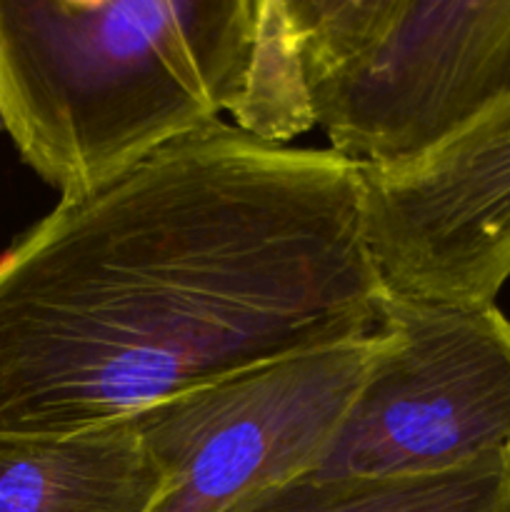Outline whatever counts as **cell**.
Wrapping results in <instances>:
<instances>
[{
    "label": "cell",
    "mask_w": 510,
    "mask_h": 512,
    "mask_svg": "<svg viewBox=\"0 0 510 512\" xmlns=\"http://www.w3.org/2000/svg\"><path fill=\"white\" fill-rule=\"evenodd\" d=\"M360 168L225 120L0 255V438H63L273 360L373 338Z\"/></svg>",
    "instance_id": "6da1fadb"
},
{
    "label": "cell",
    "mask_w": 510,
    "mask_h": 512,
    "mask_svg": "<svg viewBox=\"0 0 510 512\" xmlns=\"http://www.w3.org/2000/svg\"><path fill=\"white\" fill-rule=\"evenodd\" d=\"M278 0H0V118L80 195L228 113L243 123Z\"/></svg>",
    "instance_id": "7a4b0ae2"
},
{
    "label": "cell",
    "mask_w": 510,
    "mask_h": 512,
    "mask_svg": "<svg viewBox=\"0 0 510 512\" xmlns=\"http://www.w3.org/2000/svg\"><path fill=\"white\" fill-rule=\"evenodd\" d=\"M315 125L360 168L430 153L510 100V0H288Z\"/></svg>",
    "instance_id": "3957f363"
},
{
    "label": "cell",
    "mask_w": 510,
    "mask_h": 512,
    "mask_svg": "<svg viewBox=\"0 0 510 512\" xmlns=\"http://www.w3.org/2000/svg\"><path fill=\"white\" fill-rule=\"evenodd\" d=\"M390 345L345 415L320 475L425 478L510 445V320L495 305L383 293Z\"/></svg>",
    "instance_id": "277c9868"
},
{
    "label": "cell",
    "mask_w": 510,
    "mask_h": 512,
    "mask_svg": "<svg viewBox=\"0 0 510 512\" xmlns=\"http://www.w3.org/2000/svg\"><path fill=\"white\" fill-rule=\"evenodd\" d=\"M390 333L273 360L133 415L165 475L153 512H223L318 473Z\"/></svg>",
    "instance_id": "5b68a950"
},
{
    "label": "cell",
    "mask_w": 510,
    "mask_h": 512,
    "mask_svg": "<svg viewBox=\"0 0 510 512\" xmlns=\"http://www.w3.org/2000/svg\"><path fill=\"white\" fill-rule=\"evenodd\" d=\"M358 220L383 293L495 305L510 280V100L410 163L360 168Z\"/></svg>",
    "instance_id": "8992f818"
},
{
    "label": "cell",
    "mask_w": 510,
    "mask_h": 512,
    "mask_svg": "<svg viewBox=\"0 0 510 512\" xmlns=\"http://www.w3.org/2000/svg\"><path fill=\"white\" fill-rule=\"evenodd\" d=\"M163 493L133 418L63 438H0V512H153Z\"/></svg>",
    "instance_id": "52a82bcc"
},
{
    "label": "cell",
    "mask_w": 510,
    "mask_h": 512,
    "mask_svg": "<svg viewBox=\"0 0 510 512\" xmlns=\"http://www.w3.org/2000/svg\"><path fill=\"white\" fill-rule=\"evenodd\" d=\"M223 512H510V445L425 478L310 473L258 490Z\"/></svg>",
    "instance_id": "ba28073f"
},
{
    "label": "cell",
    "mask_w": 510,
    "mask_h": 512,
    "mask_svg": "<svg viewBox=\"0 0 510 512\" xmlns=\"http://www.w3.org/2000/svg\"><path fill=\"white\" fill-rule=\"evenodd\" d=\"M0 130H3V118H0Z\"/></svg>",
    "instance_id": "9c48e42d"
}]
</instances>
